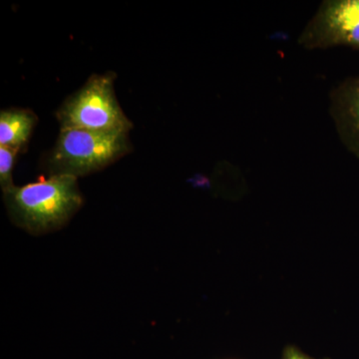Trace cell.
Returning <instances> with one entry per match:
<instances>
[{
	"label": "cell",
	"instance_id": "cell-2",
	"mask_svg": "<svg viewBox=\"0 0 359 359\" xmlns=\"http://www.w3.org/2000/svg\"><path fill=\"white\" fill-rule=\"evenodd\" d=\"M131 150L127 133L60 130L47 165L50 175H70L78 178L100 171Z\"/></svg>",
	"mask_w": 359,
	"mask_h": 359
},
{
	"label": "cell",
	"instance_id": "cell-4",
	"mask_svg": "<svg viewBox=\"0 0 359 359\" xmlns=\"http://www.w3.org/2000/svg\"><path fill=\"white\" fill-rule=\"evenodd\" d=\"M297 43L308 50L344 46L359 51V0H325Z\"/></svg>",
	"mask_w": 359,
	"mask_h": 359
},
{
	"label": "cell",
	"instance_id": "cell-8",
	"mask_svg": "<svg viewBox=\"0 0 359 359\" xmlns=\"http://www.w3.org/2000/svg\"><path fill=\"white\" fill-rule=\"evenodd\" d=\"M282 359H318L304 353L301 349L294 346H287L283 349ZM330 359V358H321Z\"/></svg>",
	"mask_w": 359,
	"mask_h": 359
},
{
	"label": "cell",
	"instance_id": "cell-3",
	"mask_svg": "<svg viewBox=\"0 0 359 359\" xmlns=\"http://www.w3.org/2000/svg\"><path fill=\"white\" fill-rule=\"evenodd\" d=\"M116 74H94L61 105L57 112L60 130L127 133L133 123L123 112L114 89Z\"/></svg>",
	"mask_w": 359,
	"mask_h": 359
},
{
	"label": "cell",
	"instance_id": "cell-1",
	"mask_svg": "<svg viewBox=\"0 0 359 359\" xmlns=\"http://www.w3.org/2000/svg\"><path fill=\"white\" fill-rule=\"evenodd\" d=\"M76 177L50 175L4 192V203L13 224L33 236L60 230L83 205Z\"/></svg>",
	"mask_w": 359,
	"mask_h": 359
},
{
	"label": "cell",
	"instance_id": "cell-7",
	"mask_svg": "<svg viewBox=\"0 0 359 359\" xmlns=\"http://www.w3.org/2000/svg\"><path fill=\"white\" fill-rule=\"evenodd\" d=\"M20 153V151L16 149L0 146V186L4 192L14 186L13 178L14 165Z\"/></svg>",
	"mask_w": 359,
	"mask_h": 359
},
{
	"label": "cell",
	"instance_id": "cell-6",
	"mask_svg": "<svg viewBox=\"0 0 359 359\" xmlns=\"http://www.w3.org/2000/svg\"><path fill=\"white\" fill-rule=\"evenodd\" d=\"M37 116L32 110L11 108L0 112V146L25 151L36 126Z\"/></svg>",
	"mask_w": 359,
	"mask_h": 359
},
{
	"label": "cell",
	"instance_id": "cell-5",
	"mask_svg": "<svg viewBox=\"0 0 359 359\" xmlns=\"http://www.w3.org/2000/svg\"><path fill=\"white\" fill-rule=\"evenodd\" d=\"M330 113L340 141L359 158V75L346 78L330 92Z\"/></svg>",
	"mask_w": 359,
	"mask_h": 359
}]
</instances>
